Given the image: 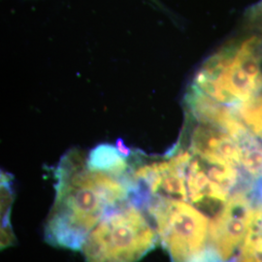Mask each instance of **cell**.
Listing matches in <instances>:
<instances>
[{
	"label": "cell",
	"instance_id": "obj_1",
	"mask_svg": "<svg viewBox=\"0 0 262 262\" xmlns=\"http://www.w3.org/2000/svg\"><path fill=\"white\" fill-rule=\"evenodd\" d=\"M56 198L44 226L53 247L80 251L84 239L105 214L130 198V168L123 175L94 170L84 154L67 152L56 171Z\"/></svg>",
	"mask_w": 262,
	"mask_h": 262
},
{
	"label": "cell",
	"instance_id": "obj_2",
	"mask_svg": "<svg viewBox=\"0 0 262 262\" xmlns=\"http://www.w3.org/2000/svg\"><path fill=\"white\" fill-rule=\"evenodd\" d=\"M147 211L130 198L108 211L81 247L86 262H138L159 235Z\"/></svg>",
	"mask_w": 262,
	"mask_h": 262
},
{
	"label": "cell",
	"instance_id": "obj_3",
	"mask_svg": "<svg viewBox=\"0 0 262 262\" xmlns=\"http://www.w3.org/2000/svg\"><path fill=\"white\" fill-rule=\"evenodd\" d=\"M147 211L159 240L172 262H215L210 250L211 219L183 200L162 197L145 198Z\"/></svg>",
	"mask_w": 262,
	"mask_h": 262
},
{
	"label": "cell",
	"instance_id": "obj_4",
	"mask_svg": "<svg viewBox=\"0 0 262 262\" xmlns=\"http://www.w3.org/2000/svg\"><path fill=\"white\" fill-rule=\"evenodd\" d=\"M252 189H236L210 223V250L215 262H234L248 233L253 211Z\"/></svg>",
	"mask_w": 262,
	"mask_h": 262
},
{
	"label": "cell",
	"instance_id": "obj_5",
	"mask_svg": "<svg viewBox=\"0 0 262 262\" xmlns=\"http://www.w3.org/2000/svg\"><path fill=\"white\" fill-rule=\"evenodd\" d=\"M86 164L90 168L117 175H123L130 168L127 160L122 157L117 147L109 144L99 145L91 150L86 158Z\"/></svg>",
	"mask_w": 262,
	"mask_h": 262
},
{
	"label": "cell",
	"instance_id": "obj_6",
	"mask_svg": "<svg viewBox=\"0 0 262 262\" xmlns=\"http://www.w3.org/2000/svg\"><path fill=\"white\" fill-rule=\"evenodd\" d=\"M234 262H262V203L253 208L248 233Z\"/></svg>",
	"mask_w": 262,
	"mask_h": 262
},
{
	"label": "cell",
	"instance_id": "obj_7",
	"mask_svg": "<svg viewBox=\"0 0 262 262\" xmlns=\"http://www.w3.org/2000/svg\"><path fill=\"white\" fill-rule=\"evenodd\" d=\"M12 185L6 175L1 177V247L7 248L15 241V236L10 224L12 209Z\"/></svg>",
	"mask_w": 262,
	"mask_h": 262
},
{
	"label": "cell",
	"instance_id": "obj_8",
	"mask_svg": "<svg viewBox=\"0 0 262 262\" xmlns=\"http://www.w3.org/2000/svg\"><path fill=\"white\" fill-rule=\"evenodd\" d=\"M116 147H117V149L119 150V151L121 152V155H122L123 158L127 159V158L130 156V150L123 144L122 139H119V140H118Z\"/></svg>",
	"mask_w": 262,
	"mask_h": 262
}]
</instances>
